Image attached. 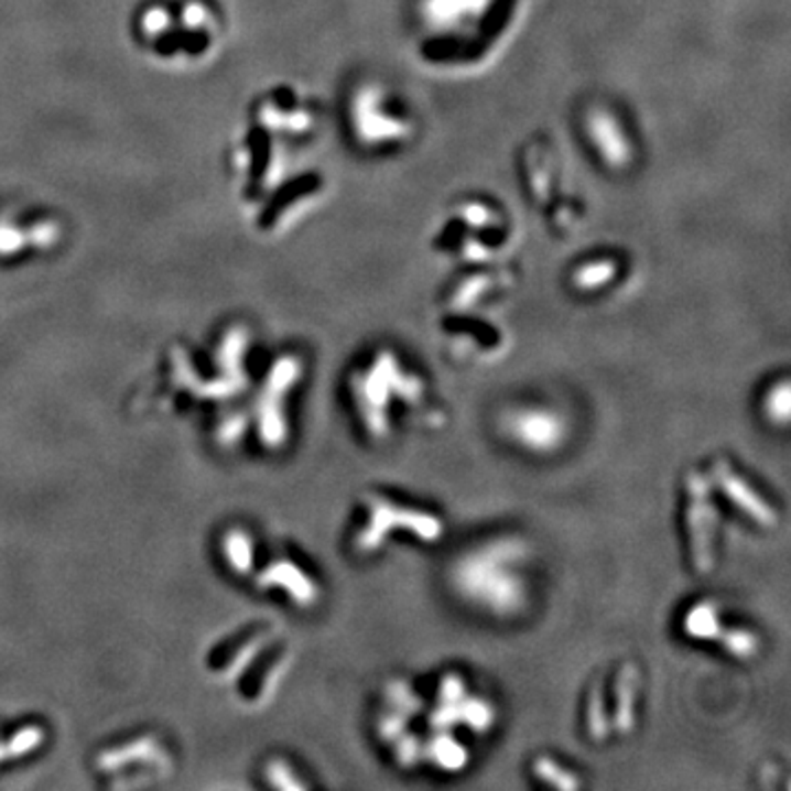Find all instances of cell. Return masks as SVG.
Listing matches in <instances>:
<instances>
[{"label": "cell", "mask_w": 791, "mask_h": 791, "mask_svg": "<svg viewBox=\"0 0 791 791\" xmlns=\"http://www.w3.org/2000/svg\"><path fill=\"white\" fill-rule=\"evenodd\" d=\"M525 559L528 548L521 539L499 537L455 561L451 570L453 587L473 607L499 618H512L528 603V583L521 574Z\"/></svg>", "instance_id": "1"}, {"label": "cell", "mask_w": 791, "mask_h": 791, "mask_svg": "<svg viewBox=\"0 0 791 791\" xmlns=\"http://www.w3.org/2000/svg\"><path fill=\"white\" fill-rule=\"evenodd\" d=\"M359 398H361V407L366 409V420L368 426L375 433H386L388 431V422H386V402H390L392 396L398 394L400 398H413L422 390L420 381L402 375L398 368L394 355H381L375 364V368L361 379V388H359Z\"/></svg>", "instance_id": "2"}, {"label": "cell", "mask_w": 791, "mask_h": 791, "mask_svg": "<svg viewBox=\"0 0 791 791\" xmlns=\"http://www.w3.org/2000/svg\"><path fill=\"white\" fill-rule=\"evenodd\" d=\"M506 433L532 453H552L567 437V422L561 413L543 407H523L506 415Z\"/></svg>", "instance_id": "3"}, {"label": "cell", "mask_w": 791, "mask_h": 791, "mask_svg": "<svg viewBox=\"0 0 791 791\" xmlns=\"http://www.w3.org/2000/svg\"><path fill=\"white\" fill-rule=\"evenodd\" d=\"M394 530H407L424 541H435L442 537V521L429 512H420L413 508H400L392 501L377 499L372 508V521L361 537V545L366 550L381 548L383 539Z\"/></svg>", "instance_id": "4"}, {"label": "cell", "mask_w": 791, "mask_h": 791, "mask_svg": "<svg viewBox=\"0 0 791 791\" xmlns=\"http://www.w3.org/2000/svg\"><path fill=\"white\" fill-rule=\"evenodd\" d=\"M689 541L695 567L700 572L713 570V537L717 525L715 506L711 499V488L706 479L697 473L689 477V508H686Z\"/></svg>", "instance_id": "5"}, {"label": "cell", "mask_w": 791, "mask_h": 791, "mask_svg": "<svg viewBox=\"0 0 791 791\" xmlns=\"http://www.w3.org/2000/svg\"><path fill=\"white\" fill-rule=\"evenodd\" d=\"M713 479H715V484L724 490V495H726L737 508H741L748 517H752L755 521H759V523L766 525V528H772V525L779 523V517H777V512L772 510V506H770L761 495H757V492L752 490V486H750L744 477H739L726 459L715 462V466H713Z\"/></svg>", "instance_id": "6"}, {"label": "cell", "mask_w": 791, "mask_h": 791, "mask_svg": "<svg viewBox=\"0 0 791 791\" xmlns=\"http://www.w3.org/2000/svg\"><path fill=\"white\" fill-rule=\"evenodd\" d=\"M684 631L695 640L719 642L726 631L719 620V605L713 600H702L693 605L684 618Z\"/></svg>", "instance_id": "7"}, {"label": "cell", "mask_w": 791, "mask_h": 791, "mask_svg": "<svg viewBox=\"0 0 791 791\" xmlns=\"http://www.w3.org/2000/svg\"><path fill=\"white\" fill-rule=\"evenodd\" d=\"M636 691H638V671L636 667H627L620 675L618 686V728L620 733H629L633 728V711H636Z\"/></svg>", "instance_id": "8"}, {"label": "cell", "mask_w": 791, "mask_h": 791, "mask_svg": "<svg viewBox=\"0 0 791 791\" xmlns=\"http://www.w3.org/2000/svg\"><path fill=\"white\" fill-rule=\"evenodd\" d=\"M429 757L435 766L446 770H459L466 763V750L451 741V737H435V741L429 746Z\"/></svg>", "instance_id": "9"}, {"label": "cell", "mask_w": 791, "mask_h": 791, "mask_svg": "<svg viewBox=\"0 0 791 791\" xmlns=\"http://www.w3.org/2000/svg\"><path fill=\"white\" fill-rule=\"evenodd\" d=\"M457 715L459 719L470 726L473 730H488L492 726V719H495V713H492V706L484 700H468V702H459L457 704Z\"/></svg>", "instance_id": "10"}, {"label": "cell", "mask_w": 791, "mask_h": 791, "mask_svg": "<svg viewBox=\"0 0 791 791\" xmlns=\"http://www.w3.org/2000/svg\"><path fill=\"white\" fill-rule=\"evenodd\" d=\"M790 381H781L772 386V390L766 396V413L772 420V424L785 426L790 422Z\"/></svg>", "instance_id": "11"}, {"label": "cell", "mask_w": 791, "mask_h": 791, "mask_svg": "<svg viewBox=\"0 0 791 791\" xmlns=\"http://www.w3.org/2000/svg\"><path fill=\"white\" fill-rule=\"evenodd\" d=\"M587 728L589 735L594 737V741H603L609 733V724H607V711H605V702H603V691L594 689L592 697H589V711H587Z\"/></svg>", "instance_id": "12"}, {"label": "cell", "mask_w": 791, "mask_h": 791, "mask_svg": "<svg viewBox=\"0 0 791 791\" xmlns=\"http://www.w3.org/2000/svg\"><path fill=\"white\" fill-rule=\"evenodd\" d=\"M534 772L537 777L548 783V785H554V788H563V790H572V788H578V781L576 779H570V774L565 770H561L554 761L550 759H541L534 763Z\"/></svg>", "instance_id": "13"}, {"label": "cell", "mask_w": 791, "mask_h": 791, "mask_svg": "<svg viewBox=\"0 0 791 791\" xmlns=\"http://www.w3.org/2000/svg\"><path fill=\"white\" fill-rule=\"evenodd\" d=\"M464 700V684L457 675H448L442 682V702L444 704H457Z\"/></svg>", "instance_id": "14"}, {"label": "cell", "mask_w": 791, "mask_h": 791, "mask_svg": "<svg viewBox=\"0 0 791 791\" xmlns=\"http://www.w3.org/2000/svg\"><path fill=\"white\" fill-rule=\"evenodd\" d=\"M398 755H400V761H402L404 766H411L420 752H418V748H415V741L409 737V739L402 741V748H400Z\"/></svg>", "instance_id": "15"}]
</instances>
